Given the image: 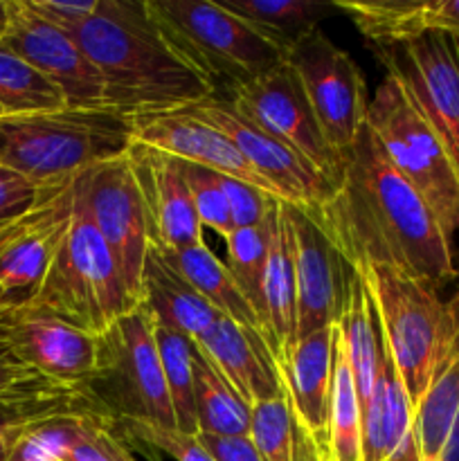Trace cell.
I'll list each match as a JSON object with an SVG mask.
<instances>
[{"instance_id": "b9f144b4", "label": "cell", "mask_w": 459, "mask_h": 461, "mask_svg": "<svg viewBox=\"0 0 459 461\" xmlns=\"http://www.w3.org/2000/svg\"><path fill=\"white\" fill-rule=\"evenodd\" d=\"M27 3L45 21L54 23V25L66 32H72L76 25L88 21L99 7V0H81V3H72V0H27Z\"/></svg>"}, {"instance_id": "3957f363", "label": "cell", "mask_w": 459, "mask_h": 461, "mask_svg": "<svg viewBox=\"0 0 459 461\" xmlns=\"http://www.w3.org/2000/svg\"><path fill=\"white\" fill-rule=\"evenodd\" d=\"M133 144V117L106 106L0 115V167L39 187L72 183L90 167L126 156Z\"/></svg>"}, {"instance_id": "603a6c76", "label": "cell", "mask_w": 459, "mask_h": 461, "mask_svg": "<svg viewBox=\"0 0 459 461\" xmlns=\"http://www.w3.org/2000/svg\"><path fill=\"white\" fill-rule=\"evenodd\" d=\"M450 318L430 383L414 408V430L423 461H439L459 414V291L448 300Z\"/></svg>"}, {"instance_id": "30bf717a", "label": "cell", "mask_w": 459, "mask_h": 461, "mask_svg": "<svg viewBox=\"0 0 459 461\" xmlns=\"http://www.w3.org/2000/svg\"><path fill=\"white\" fill-rule=\"evenodd\" d=\"M385 75L430 124L459 174V52L457 41L441 32H426L412 41L369 48Z\"/></svg>"}, {"instance_id": "f546056e", "label": "cell", "mask_w": 459, "mask_h": 461, "mask_svg": "<svg viewBox=\"0 0 459 461\" xmlns=\"http://www.w3.org/2000/svg\"><path fill=\"white\" fill-rule=\"evenodd\" d=\"M194 396L198 435L241 437L250 432V405L243 403L198 347L194 356Z\"/></svg>"}, {"instance_id": "7c38bea8", "label": "cell", "mask_w": 459, "mask_h": 461, "mask_svg": "<svg viewBox=\"0 0 459 461\" xmlns=\"http://www.w3.org/2000/svg\"><path fill=\"white\" fill-rule=\"evenodd\" d=\"M284 59L300 77L327 142L345 153L367 124L369 95L360 66L322 30L304 36Z\"/></svg>"}, {"instance_id": "9c48e42d", "label": "cell", "mask_w": 459, "mask_h": 461, "mask_svg": "<svg viewBox=\"0 0 459 461\" xmlns=\"http://www.w3.org/2000/svg\"><path fill=\"white\" fill-rule=\"evenodd\" d=\"M72 201L111 248L126 288L138 302L151 252V232L129 156L112 158L76 176L72 180Z\"/></svg>"}, {"instance_id": "d6a6232c", "label": "cell", "mask_w": 459, "mask_h": 461, "mask_svg": "<svg viewBox=\"0 0 459 461\" xmlns=\"http://www.w3.org/2000/svg\"><path fill=\"white\" fill-rule=\"evenodd\" d=\"M66 106L61 90L0 41V113L32 115Z\"/></svg>"}, {"instance_id": "ee69618b", "label": "cell", "mask_w": 459, "mask_h": 461, "mask_svg": "<svg viewBox=\"0 0 459 461\" xmlns=\"http://www.w3.org/2000/svg\"><path fill=\"white\" fill-rule=\"evenodd\" d=\"M210 455L216 461H264L259 450L255 448L248 435L241 437H219V435H198Z\"/></svg>"}, {"instance_id": "5b68a950", "label": "cell", "mask_w": 459, "mask_h": 461, "mask_svg": "<svg viewBox=\"0 0 459 461\" xmlns=\"http://www.w3.org/2000/svg\"><path fill=\"white\" fill-rule=\"evenodd\" d=\"M30 309L93 336H102L117 320L138 309L111 248L75 201L70 225Z\"/></svg>"}, {"instance_id": "ab89813d", "label": "cell", "mask_w": 459, "mask_h": 461, "mask_svg": "<svg viewBox=\"0 0 459 461\" xmlns=\"http://www.w3.org/2000/svg\"><path fill=\"white\" fill-rule=\"evenodd\" d=\"M219 180L220 187H223L225 192V198H228L234 230L264 223L270 203L277 201V198L268 196V194L261 192L259 187H252V185L243 183V180L230 178V176H219Z\"/></svg>"}, {"instance_id": "9a60e30c", "label": "cell", "mask_w": 459, "mask_h": 461, "mask_svg": "<svg viewBox=\"0 0 459 461\" xmlns=\"http://www.w3.org/2000/svg\"><path fill=\"white\" fill-rule=\"evenodd\" d=\"M7 9L9 23L0 41L48 77L61 90L68 106L102 108V77L75 36L45 21L27 0H7Z\"/></svg>"}, {"instance_id": "2e32d148", "label": "cell", "mask_w": 459, "mask_h": 461, "mask_svg": "<svg viewBox=\"0 0 459 461\" xmlns=\"http://www.w3.org/2000/svg\"><path fill=\"white\" fill-rule=\"evenodd\" d=\"M0 347L48 381L75 390L97 363V336L36 309L0 320Z\"/></svg>"}, {"instance_id": "4316f807", "label": "cell", "mask_w": 459, "mask_h": 461, "mask_svg": "<svg viewBox=\"0 0 459 461\" xmlns=\"http://www.w3.org/2000/svg\"><path fill=\"white\" fill-rule=\"evenodd\" d=\"M414 428V403L390 358L363 410V461H385Z\"/></svg>"}, {"instance_id": "ba28073f", "label": "cell", "mask_w": 459, "mask_h": 461, "mask_svg": "<svg viewBox=\"0 0 459 461\" xmlns=\"http://www.w3.org/2000/svg\"><path fill=\"white\" fill-rule=\"evenodd\" d=\"M148 5L171 39L219 90H232L284 61L282 50L223 3L148 0Z\"/></svg>"}, {"instance_id": "74e56055", "label": "cell", "mask_w": 459, "mask_h": 461, "mask_svg": "<svg viewBox=\"0 0 459 461\" xmlns=\"http://www.w3.org/2000/svg\"><path fill=\"white\" fill-rule=\"evenodd\" d=\"M187 183L202 230L210 228L219 237L228 239L234 232V221L230 214L228 198L220 187L219 174L187 162Z\"/></svg>"}, {"instance_id": "5bb4252c", "label": "cell", "mask_w": 459, "mask_h": 461, "mask_svg": "<svg viewBox=\"0 0 459 461\" xmlns=\"http://www.w3.org/2000/svg\"><path fill=\"white\" fill-rule=\"evenodd\" d=\"M183 111L223 131L248 165L273 187L279 201L313 210L331 194L333 185L327 183L304 158L248 120L228 97L212 95Z\"/></svg>"}, {"instance_id": "d590c367", "label": "cell", "mask_w": 459, "mask_h": 461, "mask_svg": "<svg viewBox=\"0 0 459 461\" xmlns=\"http://www.w3.org/2000/svg\"><path fill=\"white\" fill-rule=\"evenodd\" d=\"M61 461H138L115 428L94 412L81 414L75 441Z\"/></svg>"}, {"instance_id": "ac0fdd59", "label": "cell", "mask_w": 459, "mask_h": 461, "mask_svg": "<svg viewBox=\"0 0 459 461\" xmlns=\"http://www.w3.org/2000/svg\"><path fill=\"white\" fill-rule=\"evenodd\" d=\"M133 133L138 144H147L184 162L205 167L219 176L243 180L252 187H259L268 196L277 198L273 187L248 165L246 158L238 153V149L223 131L189 113L174 111L133 117Z\"/></svg>"}, {"instance_id": "e575fe53", "label": "cell", "mask_w": 459, "mask_h": 461, "mask_svg": "<svg viewBox=\"0 0 459 461\" xmlns=\"http://www.w3.org/2000/svg\"><path fill=\"white\" fill-rule=\"evenodd\" d=\"M273 203H270V207H273ZM270 207L264 223L237 228L225 239V243H228V268L255 309L256 318L261 313V277H264L270 250Z\"/></svg>"}, {"instance_id": "52a82bcc", "label": "cell", "mask_w": 459, "mask_h": 461, "mask_svg": "<svg viewBox=\"0 0 459 461\" xmlns=\"http://www.w3.org/2000/svg\"><path fill=\"white\" fill-rule=\"evenodd\" d=\"M358 275L367 282L382 342L417 408L444 345L448 302L441 300L439 288L400 270L372 266Z\"/></svg>"}, {"instance_id": "484cf974", "label": "cell", "mask_w": 459, "mask_h": 461, "mask_svg": "<svg viewBox=\"0 0 459 461\" xmlns=\"http://www.w3.org/2000/svg\"><path fill=\"white\" fill-rule=\"evenodd\" d=\"M342 342H345L349 367L354 372L356 387H358L360 401L364 405L372 399V392L381 376L382 363H385L387 347L382 342L381 324H378L376 309H374L372 293L367 282L356 273L351 282L346 306L338 322Z\"/></svg>"}, {"instance_id": "f907efd6", "label": "cell", "mask_w": 459, "mask_h": 461, "mask_svg": "<svg viewBox=\"0 0 459 461\" xmlns=\"http://www.w3.org/2000/svg\"><path fill=\"white\" fill-rule=\"evenodd\" d=\"M457 52H459V41H457Z\"/></svg>"}, {"instance_id": "60d3db41", "label": "cell", "mask_w": 459, "mask_h": 461, "mask_svg": "<svg viewBox=\"0 0 459 461\" xmlns=\"http://www.w3.org/2000/svg\"><path fill=\"white\" fill-rule=\"evenodd\" d=\"M52 387L63 385L48 381V378L22 365L16 356L0 347V396L34 394V392L52 390Z\"/></svg>"}, {"instance_id": "83f0119b", "label": "cell", "mask_w": 459, "mask_h": 461, "mask_svg": "<svg viewBox=\"0 0 459 461\" xmlns=\"http://www.w3.org/2000/svg\"><path fill=\"white\" fill-rule=\"evenodd\" d=\"M225 7L246 18L286 57L304 36L336 12L333 0H228Z\"/></svg>"}, {"instance_id": "7402d4cb", "label": "cell", "mask_w": 459, "mask_h": 461, "mask_svg": "<svg viewBox=\"0 0 459 461\" xmlns=\"http://www.w3.org/2000/svg\"><path fill=\"white\" fill-rule=\"evenodd\" d=\"M261 331L274 363L295 345L297 333V295L295 270H292L291 241L282 214V201L270 207V250L261 277Z\"/></svg>"}, {"instance_id": "1f68e13d", "label": "cell", "mask_w": 459, "mask_h": 461, "mask_svg": "<svg viewBox=\"0 0 459 461\" xmlns=\"http://www.w3.org/2000/svg\"><path fill=\"white\" fill-rule=\"evenodd\" d=\"M75 410H88V403L75 387H52L34 394L0 396V461H9L34 423Z\"/></svg>"}, {"instance_id": "bcb514c9", "label": "cell", "mask_w": 459, "mask_h": 461, "mask_svg": "<svg viewBox=\"0 0 459 461\" xmlns=\"http://www.w3.org/2000/svg\"><path fill=\"white\" fill-rule=\"evenodd\" d=\"M385 461H423L421 448H418L417 430H414V428L405 435V439L400 441L399 448H396Z\"/></svg>"}, {"instance_id": "44dd1931", "label": "cell", "mask_w": 459, "mask_h": 461, "mask_svg": "<svg viewBox=\"0 0 459 461\" xmlns=\"http://www.w3.org/2000/svg\"><path fill=\"white\" fill-rule=\"evenodd\" d=\"M196 347L250 408L284 394L282 376L268 345L234 320L220 315Z\"/></svg>"}, {"instance_id": "6da1fadb", "label": "cell", "mask_w": 459, "mask_h": 461, "mask_svg": "<svg viewBox=\"0 0 459 461\" xmlns=\"http://www.w3.org/2000/svg\"><path fill=\"white\" fill-rule=\"evenodd\" d=\"M309 212L356 273L385 266L435 288L457 277L453 243L367 124L342 153L331 194Z\"/></svg>"}, {"instance_id": "f6af8a7d", "label": "cell", "mask_w": 459, "mask_h": 461, "mask_svg": "<svg viewBox=\"0 0 459 461\" xmlns=\"http://www.w3.org/2000/svg\"><path fill=\"white\" fill-rule=\"evenodd\" d=\"M68 187H70V185H68ZM68 187H66V189H68ZM66 189H63V192H66ZM63 192H58L57 196L50 198L48 203H43V205H40V207H36V210H34V212H30V214L21 216V219H16V221H12V223L0 225V255H3V252L7 250V248L12 246L14 241H18V239H21L22 234L27 232V230L34 228V225L39 223V221L43 219L45 214H48L50 207H52L54 203L58 201V196H61Z\"/></svg>"}, {"instance_id": "c3c4849f", "label": "cell", "mask_w": 459, "mask_h": 461, "mask_svg": "<svg viewBox=\"0 0 459 461\" xmlns=\"http://www.w3.org/2000/svg\"><path fill=\"white\" fill-rule=\"evenodd\" d=\"M439 461H459V414L454 419V426L450 430L448 441H446L444 450H441Z\"/></svg>"}, {"instance_id": "e0dca14e", "label": "cell", "mask_w": 459, "mask_h": 461, "mask_svg": "<svg viewBox=\"0 0 459 461\" xmlns=\"http://www.w3.org/2000/svg\"><path fill=\"white\" fill-rule=\"evenodd\" d=\"M126 156L142 192L151 246L160 250H178L205 243L189 192L187 162L138 142Z\"/></svg>"}, {"instance_id": "4fadbf2b", "label": "cell", "mask_w": 459, "mask_h": 461, "mask_svg": "<svg viewBox=\"0 0 459 461\" xmlns=\"http://www.w3.org/2000/svg\"><path fill=\"white\" fill-rule=\"evenodd\" d=\"M282 214L295 270L297 342L340 322L356 270L346 264L306 207L282 201Z\"/></svg>"}, {"instance_id": "cb8c5ba5", "label": "cell", "mask_w": 459, "mask_h": 461, "mask_svg": "<svg viewBox=\"0 0 459 461\" xmlns=\"http://www.w3.org/2000/svg\"><path fill=\"white\" fill-rule=\"evenodd\" d=\"M138 306L153 324L180 331L194 342L201 340L223 315L176 275L153 248L144 266Z\"/></svg>"}, {"instance_id": "8992f818", "label": "cell", "mask_w": 459, "mask_h": 461, "mask_svg": "<svg viewBox=\"0 0 459 461\" xmlns=\"http://www.w3.org/2000/svg\"><path fill=\"white\" fill-rule=\"evenodd\" d=\"M367 126L390 165L417 189L453 243L459 234V174L394 77L385 75L374 90Z\"/></svg>"}, {"instance_id": "7a4b0ae2", "label": "cell", "mask_w": 459, "mask_h": 461, "mask_svg": "<svg viewBox=\"0 0 459 461\" xmlns=\"http://www.w3.org/2000/svg\"><path fill=\"white\" fill-rule=\"evenodd\" d=\"M75 36L104 84V106L126 117L183 111L219 95L214 79L171 39L148 0H99Z\"/></svg>"}, {"instance_id": "d4e9b609", "label": "cell", "mask_w": 459, "mask_h": 461, "mask_svg": "<svg viewBox=\"0 0 459 461\" xmlns=\"http://www.w3.org/2000/svg\"><path fill=\"white\" fill-rule=\"evenodd\" d=\"M153 250H156L158 255H160V259L165 261L176 275H180L198 295L205 297L219 313L234 320L238 327L248 329V331L255 333V336H259L261 340L266 342L255 309H252L248 297L243 295V291L238 288L237 279L230 273L228 264H223V261L210 250L207 243L178 248V250H160V248H153Z\"/></svg>"}, {"instance_id": "816d5d0a", "label": "cell", "mask_w": 459, "mask_h": 461, "mask_svg": "<svg viewBox=\"0 0 459 461\" xmlns=\"http://www.w3.org/2000/svg\"><path fill=\"white\" fill-rule=\"evenodd\" d=\"M0 115H3V113H0Z\"/></svg>"}, {"instance_id": "d6986e66", "label": "cell", "mask_w": 459, "mask_h": 461, "mask_svg": "<svg viewBox=\"0 0 459 461\" xmlns=\"http://www.w3.org/2000/svg\"><path fill=\"white\" fill-rule=\"evenodd\" d=\"M338 324L300 338L277 365L297 421L302 423L320 453L328 455V405L333 390Z\"/></svg>"}, {"instance_id": "4dcf8cb0", "label": "cell", "mask_w": 459, "mask_h": 461, "mask_svg": "<svg viewBox=\"0 0 459 461\" xmlns=\"http://www.w3.org/2000/svg\"><path fill=\"white\" fill-rule=\"evenodd\" d=\"M327 461H363V401L349 367L340 329L336 336V365L328 405Z\"/></svg>"}, {"instance_id": "277c9868", "label": "cell", "mask_w": 459, "mask_h": 461, "mask_svg": "<svg viewBox=\"0 0 459 461\" xmlns=\"http://www.w3.org/2000/svg\"><path fill=\"white\" fill-rule=\"evenodd\" d=\"M79 392L112 428L140 421L176 430L153 322L140 306L97 336V363Z\"/></svg>"}, {"instance_id": "f1b7e54d", "label": "cell", "mask_w": 459, "mask_h": 461, "mask_svg": "<svg viewBox=\"0 0 459 461\" xmlns=\"http://www.w3.org/2000/svg\"><path fill=\"white\" fill-rule=\"evenodd\" d=\"M248 437L264 461H327L297 421L286 394L252 405Z\"/></svg>"}, {"instance_id": "ffe728a7", "label": "cell", "mask_w": 459, "mask_h": 461, "mask_svg": "<svg viewBox=\"0 0 459 461\" xmlns=\"http://www.w3.org/2000/svg\"><path fill=\"white\" fill-rule=\"evenodd\" d=\"M70 219L72 183L48 214L0 255V320L34 304Z\"/></svg>"}, {"instance_id": "836d02e7", "label": "cell", "mask_w": 459, "mask_h": 461, "mask_svg": "<svg viewBox=\"0 0 459 461\" xmlns=\"http://www.w3.org/2000/svg\"><path fill=\"white\" fill-rule=\"evenodd\" d=\"M158 354H160L162 372H165L166 390H169L171 408L176 417V430L198 435L196 396H194V356L196 342L169 327L153 324Z\"/></svg>"}, {"instance_id": "7bdbcfd3", "label": "cell", "mask_w": 459, "mask_h": 461, "mask_svg": "<svg viewBox=\"0 0 459 461\" xmlns=\"http://www.w3.org/2000/svg\"><path fill=\"white\" fill-rule=\"evenodd\" d=\"M421 30L441 32L459 41V0H423Z\"/></svg>"}, {"instance_id": "f35d334b", "label": "cell", "mask_w": 459, "mask_h": 461, "mask_svg": "<svg viewBox=\"0 0 459 461\" xmlns=\"http://www.w3.org/2000/svg\"><path fill=\"white\" fill-rule=\"evenodd\" d=\"M68 185L39 187V185L30 183L27 178L18 176L16 171L7 169V167H0V225L12 223V221L34 212L36 207H40L50 198L57 196L58 192H63Z\"/></svg>"}, {"instance_id": "7dc6e473", "label": "cell", "mask_w": 459, "mask_h": 461, "mask_svg": "<svg viewBox=\"0 0 459 461\" xmlns=\"http://www.w3.org/2000/svg\"><path fill=\"white\" fill-rule=\"evenodd\" d=\"M9 461H58V459L48 457V455H43L40 450H36L32 444H27L25 439H21V444L14 448V453H12V457H9Z\"/></svg>"}, {"instance_id": "8d00e7d4", "label": "cell", "mask_w": 459, "mask_h": 461, "mask_svg": "<svg viewBox=\"0 0 459 461\" xmlns=\"http://www.w3.org/2000/svg\"><path fill=\"white\" fill-rule=\"evenodd\" d=\"M117 428L122 430L124 439L144 446L148 450H156L165 457L176 461H216L210 455V450L202 446V441L198 439V435H187V432L140 421H124Z\"/></svg>"}, {"instance_id": "681fc988", "label": "cell", "mask_w": 459, "mask_h": 461, "mask_svg": "<svg viewBox=\"0 0 459 461\" xmlns=\"http://www.w3.org/2000/svg\"><path fill=\"white\" fill-rule=\"evenodd\" d=\"M9 23V9H7V0H0V36L4 34Z\"/></svg>"}, {"instance_id": "8fae6325", "label": "cell", "mask_w": 459, "mask_h": 461, "mask_svg": "<svg viewBox=\"0 0 459 461\" xmlns=\"http://www.w3.org/2000/svg\"><path fill=\"white\" fill-rule=\"evenodd\" d=\"M225 97L259 129L304 158L327 183L336 185L342 153L324 138L304 86L286 59L252 81L234 86Z\"/></svg>"}]
</instances>
